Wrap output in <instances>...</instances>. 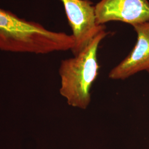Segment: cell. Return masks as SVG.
Returning <instances> with one entry per match:
<instances>
[{"mask_svg":"<svg viewBox=\"0 0 149 149\" xmlns=\"http://www.w3.org/2000/svg\"><path fill=\"white\" fill-rule=\"evenodd\" d=\"M74 38L54 32L36 22L20 18L0 8V50L20 53L45 54L72 50Z\"/></svg>","mask_w":149,"mask_h":149,"instance_id":"1","label":"cell"},{"mask_svg":"<svg viewBox=\"0 0 149 149\" xmlns=\"http://www.w3.org/2000/svg\"><path fill=\"white\" fill-rule=\"evenodd\" d=\"M106 36V30L102 31L77 55L61 62L60 93L70 106L81 109L89 106L91 88L99 74L98 49Z\"/></svg>","mask_w":149,"mask_h":149,"instance_id":"2","label":"cell"},{"mask_svg":"<svg viewBox=\"0 0 149 149\" xmlns=\"http://www.w3.org/2000/svg\"><path fill=\"white\" fill-rule=\"evenodd\" d=\"M60 1L74 38V47L71 51L74 56L83 50L105 27L97 23L95 7L90 0Z\"/></svg>","mask_w":149,"mask_h":149,"instance_id":"3","label":"cell"},{"mask_svg":"<svg viewBox=\"0 0 149 149\" xmlns=\"http://www.w3.org/2000/svg\"><path fill=\"white\" fill-rule=\"evenodd\" d=\"M95 7L96 21L100 25L119 21L134 26L149 22L148 0H101Z\"/></svg>","mask_w":149,"mask_h":149,"instance_id":"4","label":"cell"},{"mask_svg":"<svg viewBox=\"0 0 149 149\" xmlns=\"http://www.w3.org/2000/svg\"><path fill=\"white\" fill-rule=\"evenodd\" d=\"M133 27L137 34L136 43L128 56L110 71L111 79L125 80L149 69V22Z\"/></svg>","mask_w":149,"mask_h":149,"instance_id":"5","label":"cell"},{"mask_svg":"<svg viewBox=\"0 0 149 149\" xmlns=\"http://www.w3.org/2000/svg\"><path fill=\"white\" fill-rule=\"evenodd\" d=\"M148 71V72H149V69L148 70V71Z\"/></svg>","mask_w":149,"mask_h":149,"instance_id":"6","label":"cell"}]
</instances>
